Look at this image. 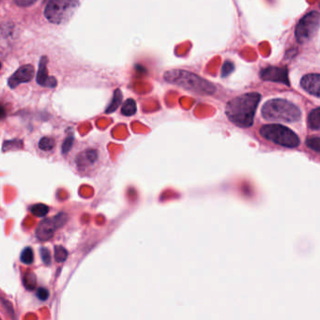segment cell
Instances as JSON below:
<instances>
[{
    "instance_id": "1",
    "label": "cell",
    "mask_w": 320,
    "mask_h": 320,
    "mask_svg": "<svg viewBox=\"0 0 320 320\" xmlns=\"http://www.w3.org/2000/svg\"><path fill=\"white\" fill-rule=\"evenodd\" d=\"M104 162L105 150L97 143H83L70 157V165L82 177L95 176Z\"/></svg>"
},
{
    "instance_id": "2",
    "label": "cell",
    "mask_w": 320,
    "mask_h": 320,
    "mask_svg": "<svg viewBox=\"0 0 320 320\" xmlns=\"http://www.w3.org/2000/svg\"><path fill=\"white\" fill-rule=\"evenodd\" d=\"M257 92H251L229 100L225 107V115L232 123L240 128H249L254 124L255 114L260 101Z\"/></svg>"
},
{
    "instance_id": "3",
    "label": "cell",
    "mask_w": 320,
    "mask_h": 320,
    "mask_svg": "<svg viewBox=\"0 0 320 320\" xmlns=\"http://www.w3.org/2000/svg\"><path fill=\"white\" fill-rule=\"evenodd\" d=\"M163 79L169 84L201 95H212L216 91V87L211 82L189 70L181 69L167 70L163 73Z\"/></svg>"
},
{
    "instance_id": "4",
    "label": "cell",
    "mask_w": 320,
    "mask_h": 320,
    "mask_svg": "<svg viewBox=\"0 0 320 320\" xmlns=\"http://www.w3.org/2000/svg\"><path fill=\"white\" fill-rule=\"evenodd\" d=\"M262 117L269 121H282L292 123L301 118L300 108L288 100L272 99L268 100L261 109Z\"/></svg>"
},
{
    "instance_id": "5",
    "label": "cell",
    "mask_w": 320,
    "mask_h": 320,
    "mask_svg": "<svg viewBox=\"0 0 320 320\" xmlns=\"http://www.w3.org/2000/svg\"><path fill=\"white\" fill-rule=\"evenodd\" d=\"M78 1L73 0H51L44 8V16L55 25L68 23L79 7Z\"/></svg>"
},
{
    "instance_id": "6",
    "label": "cell",
    "mask_w": 320,
    "mask_h": 320,
    "mask_svg": "<svg viewBox=\"0 0 320 320\" xmlns=\"http://www.w3.org/2000/svg\"><path fill=\"white\" fill-rule=\"evenodd\" d=\"M260 134L266 139L286 148H297L300 145V138L290 129L279 124L264 125L260 129Z\"/></svg>"
},
{
    "instance_id": "7",
    "label": "cell",
    "mask_w": 320,
    "mask_h": 320,
    "mask_svg": "<svg viewBox=\"0 0 320 320\" xmlns=\"http://www.w3.org/2000/svg\"><path fill=\"white\" fill-rule=\"evenodd\" d=\"M320 26V13L318 11H311L304 15L298 23L295 36L298 42L305 44L310 41L317 34Z\"/></svg>"
},
{
    "instance_id": "8",
    "label": "cell",
    "mask_w": 320,
    "mask_h": 320,
    "mask_svg": "<svg viewBox=\"0 0 320 320\" xmlns=\"http://www.w3.org/2000/svg\"><path fill=\"white\" fill-rule=\"evenodd\" d=\"M68 219L69 216L67 213L60 212L54 217L46 218L41 221L36 230L37 238L41 241L50 240L56 230L62 227L68 222Z\"/></svg>"
},
{
    "instance_id": "9",
    "label": "cell",
    "mask_w": 320,
    "mask_h": 320,
    "mask_svg": "<svg viewBox=\"0 0 320 320\" xmlns=\"http://www.w3.org/2000/svg\"><path fill=\"white\" fill-rule=\"evenodd\" d=\"M261 79L264 81H270L285 84L290 86L288 79V71L287 68L280 67H267L260 71Z\"/></svg>"
},
{
    "instance_id": "10",
    "label": "cell",
    "mask_w": 320,
    "mask_h": 320,
    "mask_svg": "<svg viewBox=\"0 0 320 320\" xmlns=\"http://www.w3.org/2000/svg\"><path fill=\"white\" fill-rule=\"evenodd\" d=\"M35 74V69L32 65L27 64L20 67L10 78L8 79V85L10 89H15L23 83H28L32 80Z\"/></svg>"
},
{
    "instance_id": "11",
    "label": "cell",
    "mask_w": 320,
    "mask_h": 320,
    "mask_svg": "<svg viewBox=\"0 0 320 320\" xmlns=\"http://www.w3.org/2000/svg\"><path fill=\"white\" fill-rule=\"evenodd\" d=\"M300 86L307 93L320 98V74L319 73L304 75L300 80Z\"/></svg>"
},
{
    "instance_id": "12",
    "label": "cell",
    "mask_w": 320,
    "mask_h": 320,
    "mask_svg": "<svg viewBox=\"0 0 320 320\" xmlns=\"http://www.w3.org/2000/svg\"><path fill=\"white\" fill-rule=\"evenodd\" d=\"M37 83L46 88L53 89L57 86V79L55 77H50L48 75V70H47V58L41 57L40 63H39V70L37 73Z\"/></svg>"
},
{
    "instance_id": "13",
    "label": "cell",
    "mask_w": 320,
    "mask_h": 320,
    "mask_svg": "<svg viewBox=\"0 0 320 320\" xmlns=\"http://www.w3.org/2000/svg\"><path fill=\"white\" fill-rule=\"evenodd\" d=\"M307 123L311 130H320V107L311 111Z\"/></svg>"
},
{
    "instance_id": "14",
    "label": "cell",
    "mask_w": 320,
    "mask_h": 320,
    "mask_svg": "<svg viewBox=\"0 0 320 320\" xmlns=\"http://www.w3.org/2000/svg\"><path fill=\"white\" fill-rule=\"evenodd\" d=\"M56 147V140L53 137L49 136H44L42 137L39 143H38V148L40 151H43L45 153L51 152L55 150Z\"/></svg>"
},
{
    "instance_id": "15",
    "label": "cell",
    "mask_w": 320,
    "mask_h": 320,
    "mask_svg": "<svg viewBox=\"0 0 320 320\" xmlns=\"http://www.w3.org/2000/svg\"><path fill=\"white\" fill-rule=\"evenodd\" d=\"M136 111H137L136 102L131 98L126 100L121 106V114L126 117H130V116L135 115Z\"/></svg>"
},
{
    "instance_id": "16",
    "label": "cell",
    "mask_w": 320,
    "mask_h": 320,
    "mask_svg": "<svg viewBox=\"0 0 320 320\" xmlns=\"http://www.w3.org/2000/svg\"><path fill=\"white\" fill-rule=\"evenodd\" d=\"M121 100H122V92H121V90H115L112 101H111L110 104L108 105V107L106 108L105 113L111 114V113L118 110V108L120 107V105L121 104Z\"/></svg>"
},
{
    "instance_id": "17",
    "label": "cell",
    "mask_w": 320,
    "mask_h": 320,
    "mask_svg": "<svg viewBox=\"0 0 320 320\" xmlns=\"http://www.w3.org/2000/svg\"><path fill=\"white\" fill-rule=\"evenodd\" d=\"M30 211L33 215L37 216V217H44L48 214L49 212V207L44 205V204H36L33 205L30 209Z\"/></svg>"
},
{
    "instance_id": "18",
    "label": "cell",
    "mask_w": 320,
    "mask_h": 320,
    "mask_svg": "<svg viewBox=\"0 0 320 320\" xmlns=\"http://www.w3.org/2000/svg\"><path fill=\"white\" fill-rule=\"evenodd\" d=\"M24 286L28 290H34L37 287V278L33 272H28L24 276Z\"/></svg>"
},
{
    "instance_id": "19",
    "label": "cell",
    "mask_w": 320,
    "mask_h": 320,
    "mask_svg": "<svg viewBox=\"0 0 320 320\" xmlns=\"http://www.w3.org/2000/svg\"><path fill=\"white\" fill-rule=\"evenodd\" d=\"M20 258L21 261L24 264H26V265L31 264L34 260V252L32 250V248L27 247V248H25L24 250L22 251Z\"/></svg>"
},
{
    "instance_id": "20",
    "label": "cell",
    "mask_w": 320,
    "mask_h": 320,
    "mask_svg": "<svg viewBox=\"0 0 320 320\" xmlns=\"http://www.w3.org/2000/svg\"><path fill=\"white\" fill-rule=\"evenodd\" d=\"M68 257V251L62 246L55 247V259L57 262H64Z\"/></svg>"
},
{
    "instance_id": "21",
    "label": "cell",
    "mask_w": 320,
    "mask_h": 320,
    "mask_svg": "<svg viewBox=\"0 0 320 320\" xmlns=\"http://www.w3.org/2000/svg\"><path fill=\"white\" fill-rule=\"evenodd\" d=\"M234 69H235V66H234V64L231 61H229V60L225 61L224 63L223 68H222V72H221L222 73V76L223 77L228 76L229 74H231L234 71Z\"/></svg>"
},
{
    "instance_id": "22",
    "label": "cell",
    "mask_w": 320,
    "mask_h": 320,
    "mask_svg": "<svg viewBox=\"0 0 320 320\" xmlns=\"http://www.w3.org/2000/svg\"><path fill=\"white\" fill-rule=\"evenodd\" d=\"M306 145L311 150L320 152V137H313L306 141Z\"/></svg>"
},
{
    "instance_id": "23",
    "label": "cell",
    "mask_w": 320,
    "mask_h": 320,
    "mask_svg": "<svg viewBox=\"0 0 320 320\" xmlns=\"http://www.w3.org/2000/svg\"><path fill=\"white\" fill-rule=\"evenodd\" d=\"M40 256H41V259L44 264H46V265L50 264L52 257H51L50 252L48 249H46L44 247L40 248Z\"/></svg>"
},
{
    "instance_id": "24",
    "label": "cell",
    "mask_w": 320,
    "mask_h": 320,
    "mask_svg": "<svg viewBox=\"0 0 320 320\" xmlns=\"http://www.w3.org/2000/svg\"><path fill=\"white\" fill-rule=\"evenodd\" d=\"M37 296L40 300H46L49 298L50 293H49L48 289H46L44 288H40L37 291Z\"/></svg>"
},
{
    "instance_id": "25",
    "label": "cell",
    "mask_w": 320,
    "mask_h": 320,
    "mask_svg": "<svg viewBox=\"0 0 320 320\" xmlns=\"http://www.w3.org/2000/svg\"><path fill=\"white\" fill-rule=\"evenodd\" d=\"M14 3L19 7H30L37 3L36 0H15Z\"/></svg>"
},
{
    "instance_id": "26",
    "label": "cell",
    "mask_w": 320,
    "mask_h": 320,
    "mask_svg": "<svg viewBox=\"0 0 320 320\" xmlns=\"http://www.w3.org/2000/svg\"></svg>"
}]
</instances>
